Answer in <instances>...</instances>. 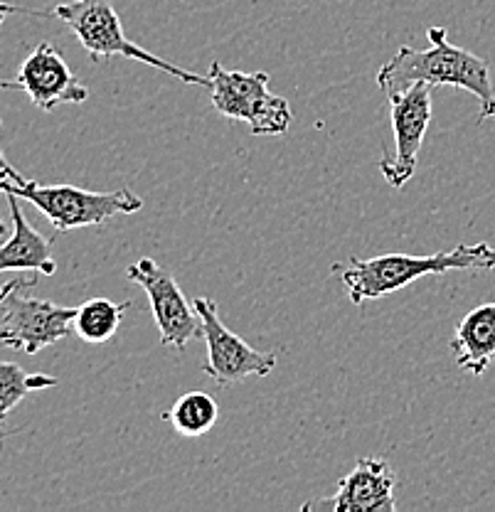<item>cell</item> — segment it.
I'll list each match as a JSON object with an SVG mask.
<instances>
[{
    "instance_id": "6da1fadb",
    "label": "cell",
    "mask_w": 495,
    "mask_h": 512,
    "mask_svg": "<svg viewBox=\"0 0 495 512\" xmlns=\"http://www.w3.org/2000/svg\"><path fill=\"white\" fill-rule=\"evenodd\" d=\"M429 50L399 47L397 55L377 69V87L387 99L412 84L429 87H459L471 92L481 104L478 121L495 119V87L491 67L483 57L451 45L444 28H429Z\"/></svg>"
},
{
    "instance_id": "7a4b0ae2",
    "label": "cell",
    "mask_w": 495,
    "mask_h": 512,
    "mask_svg": "<svg viewBox=\"0 0 495 512\" xmlns=\"http://www.w3.org/2000/svg\"><path fill=\"white\" fill-rule=\"evenodd\" d=\"M495 269V249L491 244H459L449 252L431 256L382 254L372 259L350 256L348 264H335L333 274L340 276L355 306L377 301L390 293L402 291L417 279L446 271H491Z\"/></svg>"
},
{
    "instance_id": "3957f363",
    "label": "cell",
    "mask_w": 495,
    "mask_h": 512,
    "mask_svg": "<svg viewBox=\"0 0 495 512\" xmlns=\"http://www.w3.org/2000/svg\"><path fill=\"white\" fill-rule=\"evenodd\" d=\"M0 192L35 205L60 234L82 227H99L114 217L136 215L143 210V200L131 188L94 192L77 185H42L33 178H25L8 163L3 148H0Z\"/></svg>"
},
{
    "instance_id": "277c9868",
    "label": "cell",
    "mask_w": 495,
    "mask_h": 512,
    "mask_svg": "<svg viewBox=\"0 0 495 512\" xmlns=\"http://www.w3.org/2000/svg\"><path fill=\"white\" fill-rule=\"evenodd\" d=\"M57 20L67 25L69 30L77 35L82 42L84 50L89 52L94 62H106L111 57H121V60H136L151 67L161 69V72L170 74L173 79H180L185 84H200V87L210 89V77L202 74L188 72V69L175 67L173 62H165L153 52L143 50L141 45L129 40L121 25L119 13L109 0H69V3H60L52 10Z\"/></svg>"
},
{
    "instance_id": "5b68a950",
    "label": "cell",
    "mask_w": 495,
    "mask_h": 512,
    "mask_svg": "<svg viewBox=\"0 0 495 512\" xmlns=\"http://www.w3.org/2000/svg\"><path fill=\"white\" fill-rule=\"evenodd\" d=\"M35 284V276H28V279L8 281L0 288V343L25 355H37L40 350L65 340L74 330V316H77V308L28 296L25 291Z\"/></svg>"
},
{
    "instance_id": "8992f818",
    "label": "cell",
    "mask_w": 495,
    "mask_h": 512,
    "mask_svg": "<svg viewBox=\"0 0 495 512\" xmlns=\"http://www.w3.org/2000/svg\"><path fill=\"white\" fill-rule=\"evenodd\" d=\"M212 106L232 121H244L254 136H284L294 121L289 101L269 92L266 72H230L220 62L210 64Z\"/></svg>"
},
{
    "instance_id": "52a82bcc",
    "label": "cell",
    "mask_w": 495,
    "mask_h": 512,
    "mask_svg": "<svg viewBox=\"0 0 495 512\" xmlns=\"http://www.w3.org/2000/svg\"><path fill=\"white\" fill-rule=\"evenodd\" d=\"M202 323V340L207 345V362L202 372L220 387L244 382L249 377H269L279 365L276 352H259L244 343L237 333H232L220 320L212 298L198 296L193 301Z\"/></svg>"
},
{
    "instance_id": "ba28073f",
    "label": "cell",
    "mask_w": 495,
    "mask_h": 512,
    "mask_svg": "<svg viewBox=\"0 0 495 512\" xmlns=\"http://www.w3.org/2000/svg\"><path fill=\"white\" fill-rule=\"evenodd\" d=\"M126 279L146 291L158 325V335H161L165 348L185 350L190 340L202 338L198 311L185 301L183 288L178 286V281L168 269L143 256L126 269Z\"/></svg>"
},
{
    "instance_id": "9c48e42d",
    "label": "cell",
    "mask_w": 495,
    "mask_h": 512,
    "mask_svg": "<svg viewBox=\"0 0 495 512\" xmlns=\"http://www.w3.org/2000/svg\"><path fill=\"white\" fill-rule=\"evenodd\" d=\"M431 89L434 87L429 84H412L390 99L395 153L380 158V170L390 188H404L417 170L419 151L431 124Z\"/></svg>"
},
{
    "instance_id": "30bf717a",
    "label": "cell",
    "mask_w": 495,
    "mask_h": 512,
    "mask_svg": "<svg viewBox=\"0 0 495 512\" xmlns=\"http://www.w3.org/2000/svg\"><path fill=\"white\" fill-rule=\"evenodd\" d=\"M18 84L40 111H55L62 104H84L89 99L87 84L79 82L55 45H37L18 72Z\"/></svg>"
},
{
    "instance_id": "8fae6325",
    "label": "cell",
    "mask_w": 495,
    "mask_h": 512,
    "mask_svg": "<svg viewBox=\"0 0 495 512\" xmlns=\"http://www.w3.org/2000/svg\"><path fill=\"white\" fill-rule=\"evenodd\" d=\"M397 476L385 458L363 456L353 471L338 483V493L330 500H311L303 510H335V512H377L397 510L395 500Z\"/></svg>"
},
{
    "instance_id": "7c38bea8",
    "label": "cell",
    "mask_w": 495,
    "mask_h": 512,
    "mask_svg": "<svg viewBox=\"0 0 495 512\" xmlns=\"http://www.w3.org/2000/svg\"><path fill=\"white\" fill-rule=\"evenodd\" d=\"M13 217V234L0 247V274L3 271H35V274L52 276L57 271V261L52 256V239L42 237L20 210V197L5 195Z\"/></svg>"
},
{
    "instance_id": "4fadbf2b",
    "label": "cell",
    "mask_w": 495,
    "mask_h": 512,
    "mask_svg": "<svg viewBox=\"0 0 495 512\" xmlns=\"http://www.w3.org/2000/svg\"><path fill=\"white\" fill-rule=\"evenodd\" d=\"M456 365L481 377L495 360V301L473 308L451 335Z\"/></svg>"
},
{
    "instance_id": "5bb4252c",
    "label": "cell",
    "mask_w": 495,
    "mask_h": 512,
    "mask_svg": "<svg viewBox=\"0 0 495 512\" xmlns=\"http://www.w3.org/2000/svg\"><path fill=\"white\" fill-rule=\"evenodd\" d=\"M163 419L173 426L175 434L198 439V436H205L217 424L220 407H217L212 394L195 389V392H185L183 397H178V402L163 414Z\"/></svg>"
},
{
    "instance_id": "9a60e30c",
    "label": "cell",
    "mask_w": 495,
    "mask_h": 512,
    "mask_svg": "<svg viewBox=\"0 0 495 512\" xmlns=\"http://www.w3.org/2000/svg\"><path fill=\"white\" fill-rule=\"evenodd\" d=\"M131 308V301L114 303L109 298H92V301L82 303L74 316V333L84 340V343L101 345L109 343L119 330L124 313Z\"/></svg>"
},
{
    "instance_id": "2e32d148",
    "label": "cell",
    "mask_w": 495,
    "mask_h": 512,
    "mask_svg": "<svg viewBox=\"0 0 495 512\" xmlns=\"http://www.w3.org/2000/svg\"><path fill=\"white\" fill-rule=\"evenodd\" d=\"M57 387V380L42 372H25L15 362H0V404L13 412L28 394Z\"/></svg>"
},
{
    "instance_id": "e0dca14e",
    "label": "cell",
    "mask_w": 495,
    "mask_h": 512,
    "mask_svg": "<svg viewBox=\"0 0 495 512\" xmlns=\"http://www.w3.org/2000/svg\"><path fill=\"white\" fill-rule=\"evenodd\" d=\"M8 15H35V18H55L52 10H30V8H18V5H10L0 0V28H3L5 18Z\"/></svg>"
},
{
    "instance_id": "ac0fdd59",
    "label": "cell",
    "mask_w": 495,
    "mask_h": 512,
    "mask_svg": "<svg viewBox=\"0 0 495 512\" xmlns=\"http://www.w3.org/2000/svg\"><path fill=\"white\" fill-rule=\"evenodd\" d=\"M8 414H10L8 409H5L3 404H0V444H3L5 436H10V434H8V429H5V416H8Z\"/></svg>"
},
{
    "instance_id": "d6986e66",
    "label": "cell",
    "mask_w": 495,
    "mask_h": 512,
    "mask_svg": "<svg viewBox=\"0 0 495 512\" xmlns=\"http://www.w3.org/2000/svg\"><path fill=\"white\" fill-rule=\"evenodd\" d=\"M0 89H20V84L18 79H15V82H5V79H0ZM0 124H3V121H0Z\"/></svg>"
},
{
    "instance_id": "ffe728a7",
    "label": "cell",
    "mask_w": 495,
    "mask_h": 512,
    "mask_svg": "<svg viewBox=\"0 0 495 512\" xmlns=\"http://www.w3.org/2000/svg\"><path fill=\"white\" fill-rule=\"evenodd\" d=\"M3 237H10V234H8V224H5L3 217H0V239Z\"/></svg>"
}]
</instances>
